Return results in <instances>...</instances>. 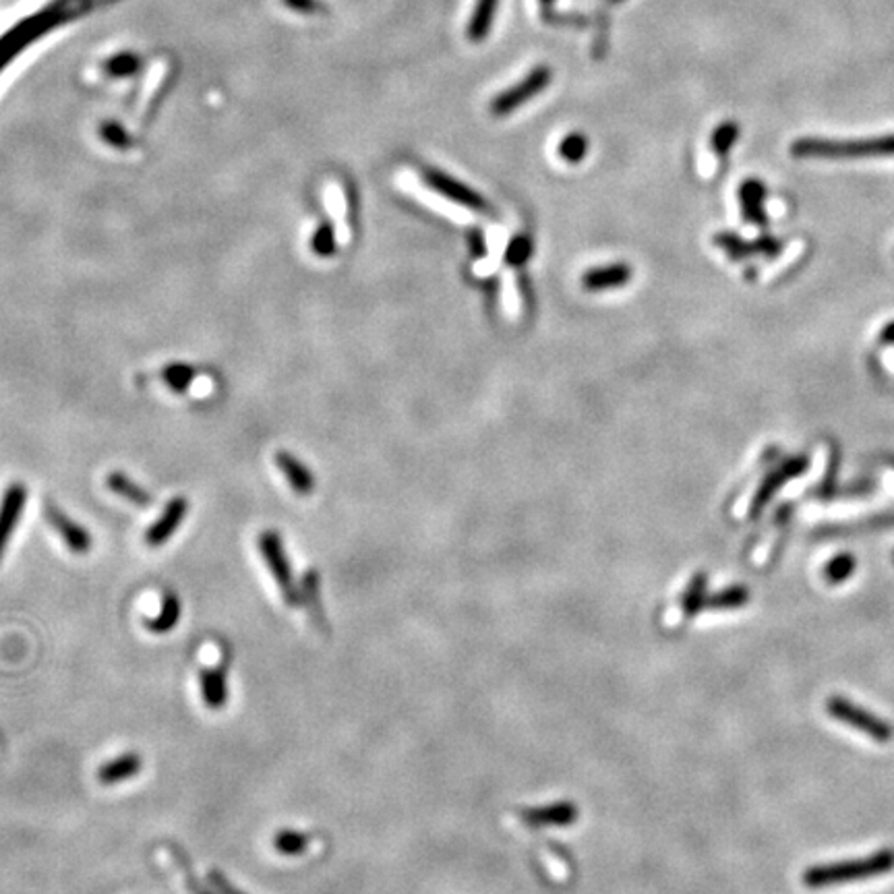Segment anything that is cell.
Instances as JSON below:
<instances>
[{"label":"cell","mask_w":894,"mask_h":894,"mask_svg":"<svg viewBox=\"0 0 894 894\" xmlns=\"http://www.w3.org/2000/svg\"><path fill=\"white\" fill-rule=\"evenodd\" d=\"M99 3H104V0H52V3L46 5L42 11H37L36 15H29L27 19H23L19 26H15L11 32H6L3 37H0V71H3V68L9 65L27 44L37 40V37L48 32V29L63 26L65 21L94 9V6Z\"/></svg>","instance_id":"1"},{"label":"cell","mask_w":894,"mask_h":894,"mask_svg":"<svg viewBox=\"0 0 894 894\" xmlns=\"http://www.w3.org/2000/svg\"><path fill=\"white\" fill-rule=\"evenodd\" d=\"M793 158H822V160H855V158H886L894 156V133L872 139H820L804 137L791 145Z\"/></svg>","instance_id":"2"},{"label":"cell","mask_w":894,"mask_h":894,"mask_svg":"<svg viewBox=\"0 0 894 894\" xmlns=\"http://www.w3.org/2000/svg\"><path fill=\"white\" fill-rule=\"evenodd\" d=\"M894 869V851L884 849L869 858L828 863V866H814L804 872V884L807 889H824V886L849 884L869 878L889 874Z\"/></svg>","instance_id":"3"},{"label":"cell","mask_w":894,"mask_h":894,"mask_svg":"<svg viewBox=\"0 0 894 894\" xmlns=\"http://www.w3.org/2000/svg\"><path fill=\"white\" fill-rule=\"evenodd\" d=\"M259 553L264 557L265 566L272 572L274 580L277 584V588L282 592V598L286 600V605L298 607L303 605V597H300V588L295 584V576H292V567L288 561L286 549H284L282 536L275 533V530H265V533L259 535Z\"/></svg>","instance_id":"4"},{"label":"cell","mask_w":894,"mask_h":894,"mask_svg":"<svg viewBox=\"0 0 894 894\" xmlns=\"http://www.w3.org/2000/svg\"><path fill=\"white\" fill-rule=\"evenodd\" d=\"M826 711L832 719L851 724V727L876 739V742H890L894 737V729L890 722H886L880 716L866 711V708L849 702L847 698L832 696L826 702Z\"/></svg>","instance_id":"5"},{"label":"cell","mask_w":894,"mask_h":894,"mask_svg":"<svg viewBox=\"0 0 894 894\" xmlns=\"http://www.w3.org/2000/svg\"><path fill=\"white\" fill-rule=\"evenodd\" d=\"M551 68L546 65H538L530 71L524 79H520L515 86L507 88L505 91H501L499 96L493 98L491 102V112L495 117H507V114L518 110L520 106L530 102L535 96L541 94L543 89L549 88L551 83Z\"/></svg>","instance_id":"6"},{"label":"cell","mask_w":894,"mask_h":894,"mask_svg":"<svg viewBox=\"0 0 894 894\" xmlns=\"http://www.w3.org/2000/svg\"><path fill=\"white\" fill-rule=\"evenodd\" d=\"M44 512H46V520L52 524V528L57 530L60 538H63L65 545L68 546V551L75 555H86L91 551L94 538H91L89 530L86 526H81V524H77L75 520L68 518L63 510H58V507L50 504V501L46 504Z\"/></svg>","instance_id":"7"},{"label":"cell","mask_w":894,"mask_h":894,"mask_svg":"<svg viewBox=\"0 0 894 894\" xmlns=\"http://www.w3.org/2000/svg\"><path fill=\"white\" fill-rule=\"evenodd\" d=\"M27 504V489L21 483H13L5 491L3 501H0V561L5 557L6 546H9L11 536L17 528V524L26 510Z\"/></svg>","instance_id":"8"},{"label":"cell","mask_w":894,"mask_h":894,"mask_svg":"<svg viewBox=\"0 0 894 894\" xmlns=\"http://www.w3.org/2000/svg\"><path fill=\"white\" fill-rule=\"evenodd\" d=\"M189 512V501L184 497H174L168 501V505L164 507L160 518L151 524V526L145 530L143 541L148 546H161L166 541H171L172 535L176 533V528L181 526L187 518Z\"/></svg>","instance_id":"9"},{"label":"cell","mask_w":894,"mask_h":894,"mask_svg":"<svg viewBox=\"0 0 894 894\" xmlns=\"http://www.w3.org/2000/svg\"><path fill=\"white\" fill-rule=\"evenodd\" d=\"M425 181L431 189H435L437 192H442V195L450 197L452 202L473 207V210H489L487 199L481 197L479 192H474L473 189H468L464 182L452 179V176H447L439 171H425Z\"/></svg>","instance_id":"10"},{"label":"cell","mask_w":894,"mask_h":894,"mask_svg":"<svg viewBox=\"0 0 894 894\" xmlns=\"http://www.w3.org/2000/svg\"><path fill=\"white\" fill-rule=\"evenodd\" d=\"M524 820L533 826H546V828H566L572 826L577 820V807L572 801H555L549 806L524 809Z\"/></svg>","instance_id":"11"},{"label":"cell","mask_w":894,"mask_h":894,"mask_svg":"<svg viewBox=\"0 0 894 894\" xmlns=\"http://www.w3.org/2000/svg\"><path fill=\"white\" fill-rule=\"evenodd\" d=\"M807 468V460L806 458H793L789 462H785V464L781 468H776L774 473H770L766 476V481H762L760 484V489L756 493V497H754V504H752V514L756 515L762 507H764L770 497L774 495V493L783 487L785 483H787L789 479H793V476H799L804 470Z\"/></svg>","instance_id":"12"},{"label":"cell","mask_w":894,"mask_h":894,"mask_svg":"<svg viewBox=\"0 0 894 894\" xmlns=\"http://www.w3.org/2000/svg\"><path fill=\"white\" fill-rule=\"evenodd\" d=\"M714 241H716V244H721L722 249L727 251L733 259H742V257H750V255L773 257V255H776L778 251H781V243L774 241V238H770V236L760 238V241H756V243H743L739 236L724 233V234L716 236Z\"/></svg>","instance_id":"13"},{"label":"cell","mask_w":894,"mask_h":894,"mask_svg":"<svg viewBox=\"0 0 894 894\" xmlns=\"http://www.w3.org/2000/svg\"><path fill=\"white\" fill-rule=\"evenodd\" d=\"M141 768H143V758L139 756V754L135 752L122 754V756L108 760L106 764L98 768V781L106 785V787H110V785L125 783L129 778L137 776L141 773Z\"/></svg>","instance_id":"14"},{"label":"cell","mask_w":894,"mask_h":894,"mask_svg":"<svg viewBox=\"0 0 894 894\" xmlns=\"http://www.w3.org/2000/svg\"><path fill=\"white\" fill-rule=\"evenodd\" d=\"M199 681H202V696L205 706L212 708V711H220V708L228 702L226 669L224 667L203 669L202 675H199Z\"/></svg>","instance_id":"15"},{"label":"cell","mask_w":894,"mask_h":894,"mask_svg":"<svg viewBox=\"0 0 894 894\" xmlns=\"http://www.w3.org/2000/svg\"><path fill=\"white\" fill-rule=\"evenodd\" d=\"M275 464L282 470L284 476H286L290 487L295 489L300 495H309L315 489V479L311 474V470L307 468L303 462L292 456L288 452H277L275 453Z\"/></svg>","instance_id":"16"},{"label":"cell","mask_w":894,"mask_h":894,"mask_svg":"<svg viewBox=\"0 0 894 894\" xmlns=\"http://www.w3.org/2000/svg\"><path fill=\"white\" fill-rule=\"evenodd\" d=\"M181 613H182L181 598L176 597V592L166 590L164 595H161L160 613L151 619H143V626L145 629L151 631V634H168V631H172L176 628V623L181 621Z\"/></svg>","instance_id":"17"},{"label":"cell","mask_w":894,"mask_h":894,"mask_svg":"<svg viewBox=\"0 0 894 894\" xmlns=\"http://www.w3.org/2000/svg\"><path fill=\"white\" fill-rule=\"evenodd\" d=\"M764 197H766V187L760 181L750 179L742 184V189H739V202H742L745 220L760 224V226H766Z\"/></svg>","instance_id":"18"},{"label":"cell","mask_w":894,"mask_h":894,"mask_svg":"<svg viewBox=\"0 0 894 894\" xmlns=\"http://www.w3.org/2000/svg\"><path fill=\"white\" fill-rule=\"evenodd\" d=\"M629 277H631V267H628L626 264H615L608 267L590 269L588 274H584L582 284L586 290H608L628 284Z\"/></svg>","instance_id":"19"},{"label":"cell","mask_w":894,"mask_h":894,"mask_svg":"<svg viewBox=\"0 0 894 894\" xmlns=\"http://www.w3.org/2000/svg\"><path fill=\"white\" fill-rule=\"evenodd\" d=\"M499 9V0H476L473 17L468 21L466 34L473 42H483L489 36L493 19Z\"/></svg>","instance_id":"20"},{"label":"cell","mask_w":894,"mask_h":894,"mask_svg":"<svg viewBox=\"0 0 894 894\" xmlns=\"http://www.w3.org/2000/svg\"><path fill=\"white\" fill-rule=\"evenodd\" d=\"M106 487L112 493H117L122 499L130 501L133 505L148 507L153 504V497L143 487H139L135 481H130L125 473H110L106 479Z\"/></svg>","instance_id":"21"},{"label":"cell","mask_w":894,"mask_h":894,"mask_svg":"<svg viewBox=\"0 0 894 894\" xmlns=\"http://www.w3.org/2000/svg\"><path fill=\"white\" fill-rule=\"evenodd\" d=\"M706 577L700 574L693 577V580L690 582L688 588H685L683 592V597H681V611L685 618H693V615H698L702 608L706 607Z\"/></svg>","instance_id":"22"},{"label":"cell","mask_w":894,"mask_h":894,"mask_svg":"<svg viewBox=\"0 0 894 894\" xmlns=\"http://www.w3.org/2000/svg\"><path fill=\"white\" fill-rule=\"evenodd\" d=\"M311 838L300 830H280L274 837V849L282 855H288V858H295V855H303L309 849Z\"/></svg>","instance_id":"23"},{"label":"cell","mask_w":894,"mask_h":894,"mask_svg":"<svg viewBox=\"0 0 894 894\" xmlns=\"http://www.w3.org/2000/svg\"><path fill=\"white\" fill-rule=\"evenodd\" d=\"M192 379H195V369L191 365H184V362H172V365L161 369V381L172 391H176V394L187 391Z\"/></svg>","instance_id":"24"},{"label":"cell","mask_w":894,"mask_h":894,"mask_svg":"<svg viewBox=\"0 0 894 894\" xmlns=\"http://www.w3.org/2000/svg\"><path fill=\"white\" fill-rule=\"evenodd\" d=\"M750 600V592L743 586H731L727 590L716 592L706 598V607L711 608H737Z\"/></svg>","instance_id":"25"},{"label":"cell","mask_w":894,"mask_h":894,"mask_svg":"<svg viewBox=\"0 0 894 894\" xmlns=\"http://www.w3.org/2000/svg\"><path fill=\"white\" fill-rule=\"evenodd\" d=\"M855 557L849 553H843V555H837L835 559H830V564L824 567V576H826V580L832 582V584H841L845 580H849L851 574L855 572Z\"/></svg>","instance_id":"26"},{"label":"cell","mask_w":894,"mask_h":894,"mask_svg":"<svg viewBox=\"0 0 894 894\" xmlns=\"http://www.w3.org/2000/svg\"><path fill=\"white\" fill-rule=\"evenodd\" d=\"M311 249L313 253H317L319 257H329L334 255L336 251V230L329 222L319 224V228L315 230V234L311 238Z\"/></svg>","instance_id":"27"},{"label":"cell","mask_w":894,"mask_h":894,"mask_svg":"<svg viewBox=\"0 0 894 894\" xmlns=\"http://www.w3.org/2000/svg\"><path fill=\"white\" fill-rule=\"evenodd\" d=\"M586 151H588V139L582 133H572L567 135L564 141L559 143V156L564 158L569 164H576L586 158Z\"/></svg>","instance_id":"28"},{"label":"cell","mask_w":894,"mask_h":894,"mask_svg":"<svg viewBox=\"0 0 894 894\" xmlns=\"http://www.w3.org/2000/svg\"><path fill=\"white\" fill-rule=\"evenodd\" d=\"M737 139H739V127L735 122H722V125L716 127V130L712 133L711 139L712 150L719 153V156H724V153H729L731 148H733Z\"/></svg>","instance_id":"29"},{"label":"cell","mask_w":894,"mask_h":894,"mask_svg":"<svg viewBox=\"0 0 894 894\" xmlns=\"http://www.w3.org/2000/svg\"><path fill=\"white\" fill-rule=\"evenodd\" d=\"M300 597H303V603L311 608V611L321 613L319 607V574L317 572H307L303 576V584H300Z\"/></svg>","instance_id":"30"},{"label":"cell","mask_w":894,"mask_h":894,"mask_svg":"<svg viewBox=\"0 0 894 894\" xmlns=\"http://www.w3.org/2000/svg\"><path fill=\"white\" fill-rule=\"evenodd\" d=\"M530 253H533V243H530V238L515 236L514 241L510 243V246H507L505 259L510 265H522L528 261Z\"/></svg>","instance_id":"31"},{"label":"cell","mask_w":894,"mask_h":894,"mask_svg":"<svg viewBox=\"0 0 894 894\" xmlns=\"http://www.w3.org/2000/svg\"><path fill=\"white\" fill-rule=\"evenodd\" d=\"M102 137L106 143H110L117 150H125L130 145V137L127 135V130L117 125V122H106L102 127Z\"/></svg>","instance_id":"32"},{"label":"cell","mask_w":894,"mask_h":894,"mask_svg":"<svg viewBox=\"0 0 894 894\" xmlns=\"http://www.w3.org/2000/svg\"><path fill=\"white\" fill-rule=\"evenodd\" d=\"M172 851H174V858H176V863H179V866H181V869H182V872H184V878H187V886H189V890H191V894H212L210 890H207V889H205V886H203L202 882H199V880H197V878H195V874H192V872H191V866H189V859H187V858H184V855H181V853H179V851H176V849H172Z\"/></svg>","instance_id":"33"},{"label":"cell","mask_w":894,"mask_h":894,"mask_svg":"<svg viewBox=\"0 0 894 894\" xmlns=\"http://www.w3.org/2000/svg\"><path fill=\"white\" fill-rule=\"evenodd\" d=\"M207 882L212 884V889L215 890V894H246L241 889H236V886L230 882L228 878L220 872V869H212V872L207 874Z\"/></svg>","instance_id":"34"},{"label":"cell","mask_w":894,"mask_h":894,"mask_svg":"<svg viewBox=\"0 0 894 894\" xmlns=\"http://www.w3.org/2000/svg\"><path fill=\"white\" fill-rule=\"evenodd\" d=\"M135 67H137V57H133V54H119L117 58H112L110 71L117 75H125L135 71Z\"/></svg>","instance_id":"35"},{"label":"cell","mask_w":894,"mask_h":894,"mask_svg":"<svg viewBox=\"0 0 894 894\" xmlns=\"http://www.w3.org/2000/svg\"><path fill=\"white\" fill-rule=\"evenodd\" d=\"M286 5L300 13H313L319 9L317 0H286Z\"/></svg>","instance_id":"36"},{"label":"cell","mask_w":894,"mask_h":894,"mask_svg":"<svg viewBox=\"0 0 894 894\" xmlns=\"http://www.w3.org/2000/svg\"><path fill=\"white\" fill-rule=\"evenodd\" d=\"M882 342L894 344V323H889V326L884 327V331H882Z\"/></svg>","instance_id":"37"},{"label":"cell","mask_w":894,"mask_h":894,"mask_svg":"<svg viewBox=\"0 0 894 894\" xmlns=\"http://www.w3.org/2000/svg\"><path fill=\"white\" fill-rule=\"evenodd\" d=\"M473 246H474V253L476 255H483V249H484V244H483V238L479 234H473Z\"/></svg>","instance_id":"38"},{"label":"cell","mask_w":894,"mask_h":894,"mask_svg":"<svg viewBox=\"0 0 894 894\" xmlns=\"http://www.w3.org/2000/svg\"><path fill=\"white\" fill-rule=\"evenodd\" d=\"M541 3H543V6H551L555 0H541Z\"/></svg>","instance_id":"39"},{"label":"cell","mask_w":894,"mask_h":894,"mask_svg":"<svg viewBox=\"0 0 894 894\" xmlns=\"http://www.w3.org/2000/svg\"><path fill=\"white\" fill-rule=\"evenodd\" d=\"M608 3H621V0H608Z\"/></svg>","instance_id":"40"}]
</instances>
